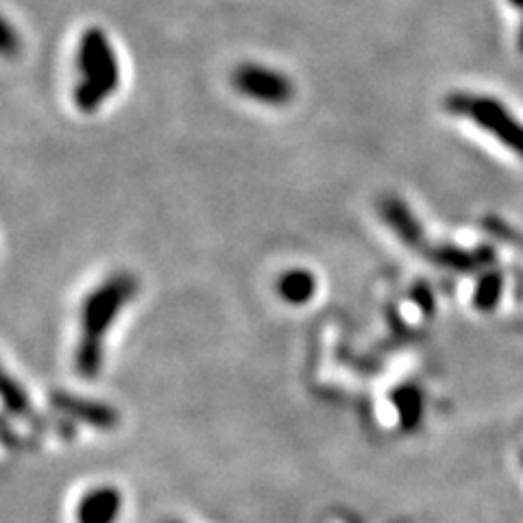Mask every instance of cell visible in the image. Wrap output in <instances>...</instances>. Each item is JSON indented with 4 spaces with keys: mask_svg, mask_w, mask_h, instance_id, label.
Returning a JSON list of instances; mask_svg holds the SVG:
<instances>
[{
    "mask_svg": "<svg viewBox=\"0 0 523 523\" xmlns=\"http://www.w3.org/2000/svg\"><path fill=\"white\" fill-rule=\"evenodd\" d=\"M138 282L129 273H118L96 286L81 306V334L75 364L83 377H96L103 364V340L112 330L118 314L136 297Z\"/></svg>",
    "mask_w": 523,
    "mask_h": 523,
    "instance_id": "cell-1",
    "label": "cell"
},
{
    "mask_svg": "<svg viewBox=\"0 0 523 523\" xmlns=\"http://www.w3.org/2000/svg\"><path fill=\"white\" fill-rule=\"evenodd\" d=\"M382 214L391 225V229L397 231V236L401 240H406L410 247H419L423 240L421 225L417 223V218L412 216V212L406 208V203H401L397 199H388L382 205Z\"/></svg>",
    "mask_w": 523,
    "mask_h": 523,
    "instance_id": "cell-8",
    "label": "cell"
},
{
    "mask_svg": "<svg viewBox=\"0 0 523 523\" xmlns=\"http://www.w3.org/2000/svg\"><path fill=\"white\" fill-rule=\"evenodd\" d=\"M120 508H123V495L114 486H96L85 493L77 508L79 523H116Z\"/></svg>",
    "mask_w": 523,
    "mask_h": 523,
    "instance_id": "cell-5",
    "label": "cell"
},
{
    "mask_svg": "<svg viewBox=\"0 0 523 523\" xmlns=\"http://www.w3.org/2000/svg\"><path fill=\"white\" fill-rule=\"evenodd\" d=\"M55 406L64 412V415L72 417V419H79L94 425V428H101V430H109L114 428L118 423V412L107 406V404H99V401H85L79 399L75 395H55Z\"/></svg>",
    "mask_w": 523,
    "mask_h": 523,
    "instance_id": "cell-6",
    "label": "cell"
},
{
    "mask_svg": "<svg viewBox=\"0 0 523 523\" xmlns=\"http://www.w3.org/2000/svg\"><path fill=\"white\" fill-rule=\"evenodd\" d=\"M277 295L290 306H306L316 295V277L306 269L286 271L277 279Z\"/></svg>",
    "mask_w": 523,
    "mask_h": 523,
    "instance_id": "cell-7",
    "label": "cell"
},
{
    "mask_svg": "<svg viewBox=\"0 0 523 523\" xmlns=\"http://www.w3.org/2000/svg\"><path fill=\"white\" fill-rule=\"evenodd\" d=\"M18 48H20V38L16 35V31L11 29V24L5 20V24H3V51H5L7 57H11V55L18 53Z\"/></svg>",
    "mask_w": 523,
    "mask_h": 523,
    "instance_id": "cell-13",
    "label": "cell"
},
{
    "mask_svg": "<svg viewBox=\"0 0 523 523\" xmlns=\"http://www.w3.org/2000/svg\"><path fill=\"white\" fill-rule=\"evenodd\" d=\"M430 258L434 260V264H441L447 266V269L452 271H460V273H469L476 269L478 264H482L476 255H471L462 249L456 247H439L430 253Z\"/></svg>",
    "mask_w": 523,
    "mask_h": 523,
    "instance_id": "cell-11",
    "label": "cell"
},
{
    "mask_svg": "<svg viewBox=\"0 0 523 523\" xmlns=\"http://www.w3.org/2000/svg\"><path fill=\"white\" fill-rule=\"evenodd\" d=\"M445 107L447 112L471 118L478 127L493 133L508 149L523 155V127L508 114V109L500 101L489 99V96L456 92L447 96Z\"/></svg>",
    "mask_w": 523,
    "mask_h": 523,
    "instance_id": "cell-3",
    "label": "cell"
},
{
    "mask_svg": "<svg viewBox=\"0 0 523 523\" xmlns=\"http://www.w3.org/2000/svg\"><path fill=\"white\" fill-rule=\"evenodd\" d=\"M3 399H5L7 410L16 412V415H27L29 397L22 391V386L11 380V377H5V382H3Z\"/></svg>",
    "mask_w": 523,
    "mask_h": 523,
    "instance_id": "cell-12",
    "label": "cell"
},
{
    "mask_svg": "<svg viewBox=\"0 0 523 523\" xmlns=\"http://www.w3.org/2000/svg\"><path fill=\"white\" fill-rule=\"evenodd\" d=\"M79 81L75 103L85 114H94L120 85V66L112 42L101 27L85 29L77 53Z\"/></svg>",
    "mask_w": 523,
    "mask_h": 523,
    "instance_id": "cell-2",
    "label": "cell"
},
{
    "mask_svg": "<svg viewBox=\"0 0 523 523\" xmlns=\"http://www.w3.org/2000/svg\"><path fill=\"white\" fill-rule=\"evenodd\" d=\"M508 3L517 9H523V0H508Z\"/></svg>",
    "mask_w": 523,
    "mask_h": 523,
    "instance_id": "cell-14",
    "label": "cell"
},
{
    "mask_svg": "<svg viewBox=\"0 0 523 523\" xmlns=\"http://www.w3.org/2000/svg\"><path fill=\"white\" fill-rule=\"evenodd\" d=\"M519 48L523 51V22H521V27H519Z\"/></svg>",
    "mask_w": 523,
    "mask_h": 523,
    "instance_id": "cell-15",
    "label": "cell"
},
{
    "mask_svg": "<svg viewBox=\"0 0 523 523\" xmlns=\"http://www.w3.org/2000/svg\"><path fill=\"white\" fill-rule=\"evenodd\" d=\"M502 290H504L502 273H497V271L486 273L476 286L473 303H476L478 310H493L497 306V301H500V297H502Z\"/></svg>",
    "mask_w": 523,
    "mask_h": 523,
    "instance_id": "cell-10",
    "label": "cell"
},
{
    "mask_svg": "<svg viewBox=\"0 0 523 523\" xmlns=\"http://www.w3.org/2000/svg\"><path fill=\"white\" fill-rule=\"evenodd\" d=\"M231 85L245 99L271 107H284L295 99V85L284 72L253 62L240 64L234 70Z\"/></svg>",
    "mask_w": 523,
    "mask_h": 523,
    "instance_id": "cell-4",
    "label": "cell"
},
{
    "mask_svg": "<svg viewBox=\"0 0 523 523\" xmlns=\"http://www.w3.org/2000/svg\"><path fill=\"white\" fill-rule=\"evenodd\" d=\"M393 404L397 408L399 423L404 430H415L423 417V395L415 386H401L393 395Z\"/></svg>",
    "mask_w": 523,
    "mask_h": 523,
    "instance_id": "cell-9",
    "label": "cell"
}]
</instances>
